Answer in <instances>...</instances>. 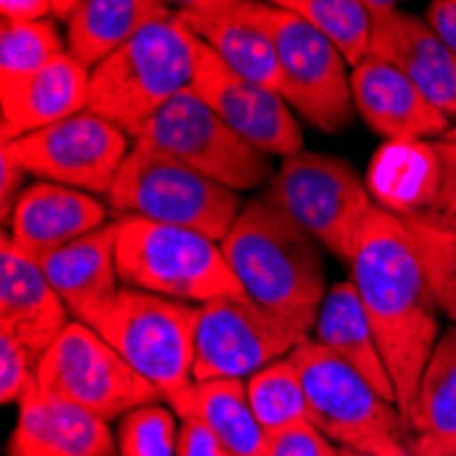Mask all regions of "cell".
<instances>
[{
    "instance_id": "cell-9",
    "label": "cell",
    "mask_w": 456,
    "mask_h": 456,
    "mask_svg": "<svg viewBox=\"0 0 456 456\" xmlns=\"http://www.w3.org/2000/svg\"><path fill=\"white\" fill-rule=\"evenodd\" d=\"M132 142L170 156L238 194L268 186L276 175L268 156L232 132L194 91L164 104L132 134Z\"/></svg>"
},
{
    "instance_id": "cell-15",
    "label": "cell",
    "mask_w": 456,
    "mask_h": 456,
    "mask_svg": "<svg viewBox=\"0 0 456 456\" xmlns=\"http://www.w3.org/2000/svg\"><path fill=\"white\" fill-rule=\"evenodd\" d=\"M175 14L232 74L281 96V66L265 22V4L191 0Z\"/></svg>"
},
{
    "instance_id": "cell-2",
    "label": "cell",
    "mask_w": 456,
    "mask_h": 456,
    "mask_svg": "<svg viewBox=\"0 0 456 456\" xmlns=\"http://www.w3.org/2000/svg\"><path fill=\"white\" fill-rule=\"evenodd\" d=\"M222 252L248 301L312 334L330 289L320 246L268 191L243 205Z\"/></svg>"
},
{
    "instance_id": "cell-34",
    "label": "cell",
    "mask_w": 456,
    "mask_h": 456,
    "mask_svg": "<svg viewBox=\"0 0 456 456\" xmlns=\"http://www.w3.org/2000/svg\"><path fill=\"white\" fill-rule=\"evenodd\" d=\"M263 456H342V448L330 443L317 427L301 424L268 435V445Z\"/></svg>"
},
{
    "instance_id": "cell-10",
    "label": "cell",
    "mask_w": 456,
    "mask_h": 456,
    "mask_svg": "<svg viewBox=\"0 0 456 456\" xmlns=\"http://www.w3.org/2000/svg\"><path fill=\"white\" fill-rule=\"evenodd\" d=\"M36 383L107 424L137 407L164 402L148 380L79 320H71L47 355L36 363Z\"/></svg>"
},
{
    "instance_id": "cell-7",
    "label": "cell",
    "mask_w": 456,
    "mask_h": 456,
    "mask_svg": "<svg viewBox=\"0 0 456 456\" xmlns=\"http://www.w3.org/2000/svg\"><path fill=\"white\" fill-rule=\"evenodd\" d=\"M289 358L296 361L309 394L314 427L345 451L391 456L410 443V429L394 402L371 388L355 369L306 339Z\"/></svg>"
},
{
    "instance_id": "cell-24",
    "label": "cell",
    "mask_w": 456,
    "mask_h": 456,
    "mask_svg": "<svg viewBox=\"0 0 456 456\" xmlns=\"http://www.w3.org/2000/svg\"><path fill=\"white\" fill-rule=\"evenodd\" d=\"M312 334L314 342H320L328 353H334L339 361L355 369L371 388L396 404V391L386 369L375 328L369 322V314L355 293L353 281L330 284Z\"/></svg>"
},
{
    "instance_id": "cell-12",
    "label": "cell",
    "mask_w": 456,
    "mask_h": 456,
    "mask_svg": "<svg viewBox=\"0 0 456 456\" xmlns=\"http://www.w3.org/2000/svg\"><path fill=\"white\" fill-rule=\"evenodd\" d=\"M132 145L126 132L91 110L14 142H0L28 175L88 194H110Z\"/></svg>"
},
{
    "instance_id": "cell-18",
    "label": "cell",
    "mask_w": 456,
    "mask_h": 456,
    "mask_svg": "<svg viewBox=\"0 0 456 456\" xmlns=\"http://www.w3.org/2000/svg\"><path fill=\"white\" fill-rule=\"evenodd\" d=\"M9 456H118L110 424L36 380L20 399Z\"/></svg>"
},
{
    "instance_id": "cell-5",
    "label": "cell",
    "mask_w": 456,
    "mask_h": 456,
    "mask_svg": "<svg viewBox=\"0 0 456 456\" xmlns=\"http://www.w3.org/2000/svg\"><path fill=\"white\" fill-rule=\"evenodd\" d=\"M107 202L118 219L140 216L202 232L219 243L246 205L238 191L142 145H132Z\"/></svg>"
},
{
    "instance_id": "cell-11",
    "label": "cell",
    "mask_w": 456,
    "mask_h": 456,
    "mask_svg": "<svg viewBox=\"0 0 456 456\" xmlns=\"http://www.w3.org/2000/svg\"><path fill=\"white\" fill-rule=\"evenodd\" d=\"M265 22L281 66V99L320 132L345 129L355 102L353 71H347L342 53L306 20L279 4H265Z\"/></svg>"
},
{
    "instance_id": "cell-20",
    "label": "cell",
    "mask_w": 456,
    "mask_h": 456,
    "mask_svg": "<svg viewBox=\"0 0 456 456\" xmlns=\"http://www.w3.org/2000/svg\"><path fill=\"white\" fill-rule=\"evenodd\" d=\"M118 232L120 222H107L96 232L77 238L53 252L36 255L38 268L66 304L74 320L88 322L102 306L120 293L118 276Z\"/></svg>"
},
{
    "instance_id": "cell-14",
    "label": "cell",
    "mask_w": 456,
    "mask_h": 456,
    "mask_svg": "<svg viewBox=\"0 0 456 456\" xmlns=\"http://www.w3.org/2000/svg\"><path fill=\"white\" fill-rule=\"evenodd\" d=\"M191 91L260 153L289 159L304 151V134L289 104L276 91L232 74L205 45Z\"/></svg>"
},
{
    "instance_id": "cell-32",
    "label": "cell",
    "mask_w": 456,
    "mask_h": 456,
    "mask_svg": "<svg viewBox=\"0 0 456 456\" xmlns=\"http://www.w3.org/2000/svg\"><path fill=\"white\" fill-rule=\"evenodd\" d=\"M181 419L159 402L137 407L118 424V456H178Z\"/></svg>"
},
{
    "instance_id": "cell-30",
    "label": "cell",
    "mask_w": 456,
    "mask_h": 456,
    "mask_svg": "<svg viewBox=\"0 0 456 456\" xmlns=\"http://www.w3.org/2000/svg\"><path fill=\"white\" fill-rule=\"evenodd\" d=\"M279 6L320 30L342 53L347 66L355 69L369 58L375 17L366 0H279Z\"/></svg>"
},
{
    "instance_id": "cell-39",
    "label": "cell",
    "mask_w": 456,
    "mask_h": 456,
    "mask_svg": "<svg viewBox=\"0 0 456 456\" xmlns=\"http://www.w3.org/2000/svg\"><path fill=\"white\" fill-rule=\"evenodd\" d=\"M50 14H53L50 0H4V4H0V17H4L6 25L38 22V20H47Z\"/></svg>"
},
{
    "instance_id": "cell-23",
    "label": "cell",
    "mask_w": 456,
    "mask_h": 456,
    "mask_svg": "<svg viewBox=\"0 0 456 456\" xmlns=\"http://www.w3.org/2000/svg\"><path fill=\"white\" fill-rule=\"evenodd\" d=\"M443 167L435 142H386L371 156L366 189L396 219L435 211Z\"/></svg>"
},
{
    "instance_id": "cell-25",
    "label": "cell",
    "mask_w": 456,
    "mask_h": 456,
    "mask_svg": "<svg viewBox=\"0 0 456 456\" xmlns=\"http://www.w3.org/2000/svg\"><path fill=\"white\" fill-rule=\"evenodd\" d=\"M170 14L173 9L159 0H74L66 20L69 55L94 71L142 28Z\"/></svg>"
},
{
    "instance_id": "cell-3",
    "label": "cell",
    "mask_w": 456,
    "mask_h": 456,
    "mask_svg": "<svg viewBox=\"0 0 456 456\" xmlns=\"http://www.w3.org/2000/svg\"><path fill=\"white\" fill-rule=\"evenodd\" d=\"M202 41L173 12L142 28L91 71L88 110L129 137L164 104L194 88Z\"/></svg>"
},
{
    "instance_id": "cell-38",
    "label": "cell",
    "mask_w": 456,
    "mask_h": 456,
    "mask_svg": "<svg viewBox=\"0 0 456 456\" xmlns=\"http://www.w3.org/2000/svg\"><path fill=\"white\" fill-rule=\"evenodd\" d=\"M424 22L435 36L456 55V0H432L424 12Z\"/></svg>"
},
{
    "instance_id": "cell-16",
    "label": "cell",
    "mask_w": 456,
    "mask_h": 456,
    "mask_svg": "<svg viewBox=\"0 0 456 456\" xmlns=\"http://www.w3.org/2000/svg\"><path fill=\"white\" fill-rule=\"evenodd\" d=\"M375 17L369 58L402 71L448 120H456V55L435 36V30L396 4L366 0Z\"/></svg>"
},
{
    "instance_id": "cell-37",
    "label": "cell",
    "mask_w": 456,
    "mask_h": 456,
    "mask_svg": "<svg viewBox=\"0 0 456 456\" xmlns=\"http://www.w3.org/2000/svg\"><path fill=\"white\" fill-rule=\"evenodd\" d=\"M25 170L20 164L0 148V214H4V224L9 227L12 214H14V205L20 200V194L25 191Z\"/></svg>"
},
{
    "instance_id": "cell-27",
    "label": "cell",
    "mask_w": 456,
    "mask_h": 456,
    "mask_svg": "<svg viewBox=\"0 0 456 456\" xmlns=\"http://www.w3.org/2000/svg\"><path fill=\"white\" fill-rule=\"evenodd\" d=\"M407 429L456 448V325L443 330L424 369Z\"/></svg>"
},
{
    "instance_id": "cell-13",
    "label": "cell",
    "mask_w": 456,
    "mask_h": 456,
    "mask_svg": "<svg viewBox=\"0 0 456 456\" xmlns=\"http://www.w3.org/2000/svg\"><path fill=\"white\" fill-rule=\"evenodd\" d=\"M312 339L248 298L202 304L194 330V380H248Z\"/></svg>"
},
{
    "instance_id": "cell-35",
    "label": "cell",
    "mask_w": 456,
    "mask_h": 456,
    "mask_svg": "<svg viewBox=\"0 0 456 456\" xmlns=\"http://www.w3.org/2000/svg\"><path fill=\"white\" fill-rule=\"evenodd\" d=\"M435 145H437L440 167H443V181H440L435 211L456 216V126H451Z\"/></svg>"
},
{
    "instance_id": "cell-17",
    "label": "cell",
    "mask_w": 456,
    "mask_h": 456,
    "mask_svg": "<svg viewBox=\"0 0 456 456\" xmlns=\"http://www.w3.org/2000/svg\"><path fill=\"white\" fill-rule=\"evenodd\" d=\"M69 309L58 298L36 257L4 230L0 240V328L38 363L69 325Z\"/></svg>"
},
{
    "instance_id": "cell-40",
    "label": "cell",
    "mask_w": 456,
    "mask_h": 456,
    "mask_svg": "<svg viewBox=\"0 0 456 456\" xmlns=\"http://www.w3.org/2000/svg\"><path fill=\"white\" fill-rule=\"evenodd\" d=\"M410 448L416 456H456V448L427 435H410Z\"/></svg>"
},
{
    "instance_id": "cell-28",
    "label": "cell",
    "mask_w": 456,
    "mask_h": 456,
    "mask_svg": "<svg viewBox=\"0 0 456 456\" xmlns=\"http://www.w3.org/2000/svg\"><path fill=\"white\" fill-rule=\"evenodd\" d=\"M248 404H252L260 427L268 435L293 429L301 424L314 427V412L309 404L306 386L293 358H279L246 380Z\"/></svg>"
},
{
    "instance_id": "cell-36",
    "label": "cell",
    "mask_w": 456,
    "mask_h": 456,
    "mask_svg": "<svg viewBox=\"0 0 456 456\" xmlns=\"http://www.w3.org/2000/svg\"><path fill=\"white\" fill-rule=\"evenodd\" d=\"M178 456H235V453L200 421L181 419Z\"/></svg>"
},
{
    "instance_id": "cell-29",
    "label": "cell",
    "mask_w": 456,
    "mask_h": 456,
    "mask_svg": "<svg viewBox=\"0 0 456 456\" xmlns=\"http://www.w3.org/2000/svg\"><path fill=\"white\" fill-rule=\"evenodd\" d=\"M443 314L456 325V216L424 211L402 219Z\"/></svg>"
},
{
    "instance_id": "cell-41",
    "label": "cell",
    "mask_w": 456,
    "mask_h": 456,
    "mask_svg": "<svg viewBox=\"0 0 456 456\" xmlns=\"http://www.w3.org/2000/svg\"><path fill=\"white\" fill-rule=\"evenodd\" d=\"M342 456H363V453H353V451H345V448H342ZM391 456H416V453H412V448H410V443H407V448H402V451H396V453H391Z\"/></svg>"
},
{
    "instance_id": "cell-26",
    "label": "cell",
    "mask_w": 456,
    "mask_h": 456,
    "mask_svg": "<svg viewBox=\"0 0 456 456\" xmlns=\"http://www.w3.org/2000/svg\"><path fill=\"white\" fill-rule=\"evenodd\" d=\"M178 419L200 421L235 456H263L268 432L248 404L246 380H191L167 399Z\"/></svg>"
},
{
    "instance_id": "cell-19",
    "label": "cell",
    "mask_w": 456,
    "mask_h": 456,
    "mask_svg": "<svg viewBox=\"0 0 456 456\" xmlns=\"http://www.w3.org/2000/svg\"><path fill=\"white\" fill-rule=\"evenodd\" d=\"M353 102L366 126L386 142H437L451 120L394 66L366 58L353 69Z\"/></svg>"
},
{
    "instance_id": "cell-31",
    "label": "cell",
    "mask_w": 456,
    "mask_h": 456,
    "mask_svg": "<svg viewBox=\"0 0 456 456\" xmlns=\"http://www.w3.org/2000/svg\"><path fill=\"white\" fill-rule=\"evenodd\" d=\"M66 55L63 38L53 20L14 22L0 28V88H14L55 58Z\"/></svg>"
},
{
    "instance_id": "cell-4",
    "label": "cell",
    "mask_w": 456,
    "mask_h": 456,
    "mask_svg": "<svg viewBox=\"0 0 456 456\" xmlns=\"http://www.w3.org/2000/svg\"><path fill=\"white\" fill-rule=\"evenodd\" d=\"M118 222V276L123 287L197 306L246 298L219 240L140 216Z\"/></svg>"
},
{
    "instance_id": "cell-21",
    "label": "cell",
    "mask_w": 456,
    "mask_h": 456,
    "mask_svg": "<svg viewBox=\"0 0 456 456\" xmlns=\"http://www.w3.org/2000/svg\"><path fill=\"white\" fill-rule=\"evenodd\" d=\"M107 205L94 194L38 181L20 194L6 232L28 255H45L107 224Z\"/></svg>"
},
{
    "instance_id": "cell-1",
    "label": "cell",
    "mask_w": 456,
    "mask_h": 456,
    "mask_svg": "<svg viewBox=\"0 0 456 456\" xmlns=\"http://www.w3.org/2000/svg\"><path fill=\"white\" fill-rule=\"evenodd\" d=\"M350 281L375 337L407 427L424 369L443 337L440 306L412 240L394 214H369L350 260Z\"/></svg>"
},
{
    "instance_id": "cell-22",
    "label": "cell",
    "mask_w": 456,
    "mask_h": 456,
    "mask_svg": "<svg viewBox=\"0 0 456 456\" xmlns=\"http://www.w3.org/2000/svg\"><path fill=\"white\" fill-rule=\"evenodd\" d=\"M91 71L69 53L14 88H0L4 142H14L88 110Z\"/></svg>"
},
{
    "instance_id": "cell-8",
    "label": "cell",
    "mask_w": 456,
    "mask_h": 456,
    "mask_svg": "<svg viewBox=\"0 0 456 456\" xmlns=\"http://www.w3.org/2000/svg\"><path fill=\"white\" fill-rule=\"evenodd\" d=\"M265 191L317 246L347 265L369 214L378 208L353 164L314 151L284 159Z\"/></svg>"
},
{
    "instance_id": "cell-6",
    "label": "cell",
    "mask_w": 456,
    "mask_h": 456,
    "mask_svg": "<svg viewBox=\"0 0 456 456\" xmlns=\"http://www.w3.org/2000/svg\"><path fill=\"white\" fill-rule=\"evenodd\" d=\"M200 306L120 287L86 325L167 402L194 380V330Z\"/></svg>"
},
{
    "instance_id": "cell-33",
    "label": "cell",
    "mask_w": 456,
    "mask_h": 456,
    "mask_svg": "<svg viewBox=\"0 0 456 456\" xmlns=\"http://www.w3.org/2000/svg\"><path fill=\"white\" fill-rule=\"evenodd\" d=\"M36 380V361L33 355L0 328V402L20 404L30 383Z\"/></svg>"
}]
</instances>
